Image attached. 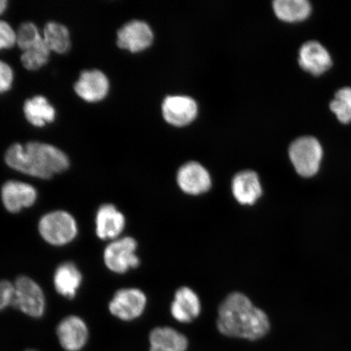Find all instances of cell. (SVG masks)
Wrapping results in <instances>:
<instances>
[{
	"label": "cell",
	"instance_id": "24",
	"mask_svg": "<svg viewBox=\"0 0 351 351\" xmlns=\"http://www.w3.org/2000/svg\"><path fill=\"white\" fill-rule=\"evenodd\" d=\"M331 112L341 124L351 123V87L341 88L335 93V98L329 104Z\"/></svg>",
	"mask_w": 351,
	"mask_h": 351
},
{
	"label": "cell",
	"instance_id": "11",
	"mask_svg": "<svg viewBox=\"0 0 351 351\" xmlns=\"http://www.w3.org/2000/svg\"><path fill=\"white\" fill-rule=\"evenodd\" d=\"M162 112L169 124L182 127L195 119L197 106L195 101L188 96L170 95L162 104Z\"/></svg>",
	"mask_w": 351,
	"mask_h": 351
},
{
	"label": "cell",
	"instance_id": "13",
	"mask_svg": "<svg viewBox=\"0 0 351 351\" xmlns=\"http://www.w3.org/2000/svg\"><path fill=\"white\" fill-rule=\"evenodd\" d=\"M37 191L32 185L19 181L7 182L2 187L4 207L12 213L32 207L37 199Z\"/></svg>",
	"mask_w": 351,
	"mask_h": 351
},
{
	"label": "cell",
	"instance_id": "14",
	"mask_svg": "<svg viewBox=\"0 0 351 351\" xmlns=\"http://www.w3.org/2000/svg\"><path fill=\"white\" fill-rule=\"evenodd\" d=\"M60 343L67 351H79L86 344L89 331L86 324L77 317H66L57 327Z\"/></svg>",
	"mask_w": 351,
	"mask_h": 351
},
{
	"label": "cell",
	"instance_id": "9",
	"mask_svg": "<svg viewBox=\"0 0 351 351\" xmlns=\"http://www.w3.org/2000/svg\"><path fill=\"white\" fill-rule=\"evenodd\" d=\"M298 64L305 72L318 77L332 68L330 53L322 43L311 40L302 44L298 52Z\"/></svg>",
	"mask_w": 351,
	"mask_h": 351
},
{
	"label": "cell",
	"instance_id": "10",
	"mask_svg": "<svg viewBox=\"0 0 351 351\" xmlns=\"http://www.w3.org/2000/svg\"><path fill=\"white\" fill-rule=\"evenodd\" d=\"M110 89L108 77L99 69L85 70L74 84L76 94L88 103H96L106 98Z\"/></svg>",
	"mask_w": 351,
	"mask_h": 351
},
{
	"label": "cell",
	"instance_id": "15",
	"mask_svg": "<svg viewBox=\"0 0 351 351\" xmlns=\"http://www.w3.org/2000/svg\"><path fill=\"white\" fill-rule=\"evenodd\" d=\"M232 192L241 205H254L262 195L263 190L258 176L252 170L241 171L232 181Z\"/></svg>",
	"mask_w": 351,
	"mask_h": 351
},
{
	"label": "cell",
	"instance_id": "23",
	"mask_svg": "<svg viewBox=\"0 0 351 351\" xmlns=\"http://www.w3.org/2000/svg\"><path fill=\"white\" fill-rule=\"evenodd\" d=\"M51 51L43 38L34 46L23 51L21 56V61L26 69L34 71L47 63Z\"/></svg>",
	"mask_w": 351,
	"mask_h": 351
},
{
	"label": "cell",
	"instance_id": "6",
	"mask_svg": "<svg viewBox=\"0 0 351 351\" xmlns=\"http://www.w3.org/2000/svg\"><path fill=\"white\" fill-rule=\"evenodd\" d=\"M15 285V301L13 306L29 317H41L45 311V296L39 285L27 276H20Z\"/></svg>",
	"mask_w": 351,
	"mask_h": 351
},
{
	"label": "cell",
	"instance_id": "20",
	"mask_svg": "<svg viewBox=\"0 0 351 351\" xmlns=\"http://www.w3.org/2000/svg\"><path fill=\"white\" fill-rule=\"evenodd\" d=\"M23 112L26 120L36 127H43L56 119V109L43 95L34 96L25 101Z\"/></svg>",
	"mask_w": 351,
	"mask_h": 351
},
{
	"label": "cell",
	"instance_id": "19",
	"mask_svg": "<svg viewBox=\"0 0 351 351\" xmlns=\"http://www.w3.org/2000/svg\"><path fill=\"white\" fill-rule=\"evenodd\" d=\"M82 276L77 266L71 262L63 263L56 271L54 285L57 293L72 300L81 287Z\"/></svg>",
	"mask_w": 351,
	"mask_h": 351
},
{
	"label": "cell",
	"instance_id": "22",
	"mask_svg": "<svg viewBox=\"0 0 351 351\" xmlns=\"http://www.w3.org/2000/svg\"><path fill=\"white\" fill-rule=\"evenodd\" d=\"M44 43L50 51L64 54L71 47V37L67 26L56 21L47 22L43 32Z\"/></svg>",
	"mask_w": 351,
	"mask_h": 351
},
{
	"label": "cell",
	"instance_id": "3",
	"mask_svg": "<svg viewBox=\"0 0 351 351\" xmlns=\"http://www.w3.org/2000/svg\"><path fill=\"white\" fill-rule=\"evenodd\" d=\"M324 152L322 144L313 136H304L289 146V156L298 175L313 178L319 171Z\"/></svg>",
	"mask_w": 351,
	"mask_h": 351
},
{
	"label": "cell",
	"instance_id": "29",
	"mask_svg": "<svg viewBox=\"0 0 351 351\" xmlns=\"http://www.w3.org/2000/svg\"><path fill=\"white\" fill-rule=\"evenodd\" d=\"M8 2L7 0H0V15L6 11Z\"/></svg>",
	"mask_w": 351,
	"mask_h": 351
},
{
	"label": "cell",
	"instance_id": "8",
	"mask_svg": "<svg viewBox=\"0 0 351 351\" xmlns=\"http://www.w3.org/2000/svg\"><path fill=\"white\" fill-rule=\"evenodd\" d=\"M153 39L150 25L143 21L133 20L118 29L117 43L121 49L136 53L150 47Z\"/></svg>",
	"mask_w": 351,
	"mask_h": 351
},
{
	"label": "cell",
	"instance_id": "2",
	"mask_svg": "<svg viewBox=\"0 0 351 351\" xmlns=\"http://www.w3.org/2000/svg\"><path fill=\"white\" fill-rule=\"evenodd\" d=\"M6 164L11 169L32 177L49 179L69 169L70 161L66 154L53 145L29 142L12 144L8 147Z\"/></svg>",
	"mask_w": 351,
	"mask_h": 351
},
{
	"label": "cell",
	"instance_id": "18",
	"mask_svg": "<svg viewBox=\"0 0 351 351\" xmlns=\"http://www.w3.org/2000/svg\"><path fill=\"white\" fill-rule=\"evenodd\" d=\"M150 351H186L187 337L170 327H158L150 333Z\"/></svg>",
	"mask_w": 351,
	"mask_h": 351
},
{
	"label": "cell",
	"instance_id": "26",
	"mask_svg": "<svg viewBox=\"0 0 351 351\" xmlns=\"http://www.w3.org/2000/svg\"><path fill=\"white\" fill-rule=\"evenodd\" d=\"M15 301V285L8 280H0V311L13 306Z\"/></svg>",
	"mask_w": 351,
	"mask_h": 351
},
{
	"label": "cell",
	"instance_id": "17",
	"mask_svg": "<svg viewBox=\"0 0 351 351\" xmlns=\"http://www.w3.org/2000/svg\"><path fill=\"white\" fill-rule=\"evenodd\" d=\"M200 313L201 302L196 293L186 287L178 289L171 306L173 318L180 323H191Z\"/></svg>",
	"mask_w": 351,
	"mask_h": 351
},
{
	"label": "cell",
	"instance_id": "27",
	"mask_svg": "<svg viewBox=\"0 0 351 351\" xmlns=\"http://www.w3.org/2000/svg\"><path fill=\"white\" fill-rule=\"evenodd\" d=\"M16 44V32L7 21L0 20V50L8 49Z\"/></svg>",
	"mask_w": 351,
	"mask_h": 351
},
{
	"label": "cell",
	"instance_id": "12",
	"mask_svg": "<svg viewBox=\"0 0 351 351\" xmlns=\"http://www.w3.org/2000/svg\"><path fill=\"white\" fill-rule=\"evenodd\" d=\"M177 182L181 190L191 195L204 194L212 186L208 170L197 162H188L182 165L178 170Z\"/></svg>",
	"mask_w": 351,
	"mask_h": 351
},
{
	"label": "cell",
	"instance_id": "1",
	"mask_svg": "<svg viewBox=\"0 0 351 351\" xmlns=\"http://www.w3.org/2000/svg\"><path fill=\"white\" fill-rule=\"evenodd\" d=\"M217 328L221 335L236 339L257 341L270 330L269 317L243 293L228 295L219 307Z\"/></svg>",
	"mask_w": 351,
	"mask_h": 351
},
{
	"label": "cell",
	"instance_id": "16",
	"mask_svg": "<svg viewBox=\"0 0 351 351\" xmlns=\"http://www.w3.org/2000/svg\"><path fill=\"white\" fill-rule=\"evenodd\" d=\"M96 234L100 239H115L125 226V219L112 204H104L99 208L95 218Z\"/></svg>",
	"mask_w": 351,
	"mask_h": 351
},
{
	"label": "cell",
	"instance_id": "30",
	"mask_svg": "<svg viewBox=\"0 0 351 351\" xmlns=\"http://www.w3.org/2000/svg\"><path fill=\"white\" fill-rule=\"evenodd\" d=\"M26 351H36V350H26Z\"/></svg>",
	"mask_w": 351,
	"mask_h": 351
},
{
	"label": "cell",
	"instance_id": "4",
	"mask_svg": "<svg viewBox=\"0 0 351 351\" xmlns=\"http://www.w3.org/2000/svg\"><path fill=\"white\" fill-rule=\"evenodd\" d=\"M43 239L53 245L71 243L77 234V225L72 216L64 210H56L43 216L38 223Z\"/></svg>",
	"mask_w": 351,
	"mask_h": 351
},
{
	"label": "cell",
	"instance_id": "28",
	"mask_svg": "<svg viewBox=\"0 0 351 351\" xmlns=\"http://www.w3.org/2000/svg\"><path fill=\"white\" fill-rule=\"evenodd\" d=\"M13 80H14V73L11 66L0 60V94L11 89Z\"/></svg>",
	"mask_w": 351,
	"mask_h": 351
},
{
	"label": "cell",
	"instance_id": "21",
	"mask_svg": "<svg viewBox=\"0 0 351 351\" xmlns=\"http://www.w3.org/2000/svg\"><path fill=\"white\" fill-rule=\"evenodd\" d=\"M274 10L280 20L295 23L308 19L313 7L306 0H276Z\"/></svg>",
	"mask_w": 351,
	"mask_h": 351
},
{
	"label": "cell",
	"instance_id": "7",
	"mask_svg": "<svg viewBox=\"0 0 351 351\" xmlns=\"http://www.w3.org/2000/svg\"><path fill=\"white\" fill-rule=\"evenodd\" d=\"M147 305V297L138 289L127 288L118 291L109 304L113 315L124 322L137 319L143 313Z\"/></svg>",
	"mask_w": 351,
	"mask_h": 351
},
{
	"label": "cell",
	"instance_id": "25",
	"mask_svg": "<svg viewBox=\"0 0 351 351\" xmlns=\"http://www.w3.org/2000/svg\"><path fill=\"white\" fill-rule=\"evenodd\" d=\"M16 44L21 50L25 51L32 47L43 39L37 25L33 22H24L16 32Z\"/></svg>",
	"mask_w": 351,
	"mask_h": 351
},
{
	"label": "cell",
	"instance_id": "5",
	"mask_svg": "<svg viewBox=\"0 0 351 351\" xmlns=\"http://www.w3.org/2000/svg\"><path fill=\"white\" fill-rule=\"evenodd\" d=\"M138 243L135 239L126 237L113 241L105 249L104 258L108 269L116 274H125L140 265L136 254Z\"/></svg>",
	"mask_w": 351,
	"mask_h": 351
}]
</instances>
